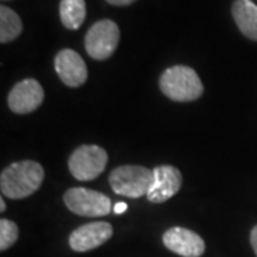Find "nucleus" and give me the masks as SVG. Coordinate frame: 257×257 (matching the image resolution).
<instances>
[{
	"mask_svg": "<svg viewBox=\"0 0 257 257\" xmlns=\"http://www.w3.org/2000/svg\"><path fill=\"white\" fill-rule=\"evenodd\" d=\"M183 183L182 173L175 166L162 165L153 169V183L147 193V200L152 203H163L172 199L180 190Z\"/></svg>",
	"mask_w": 257,
	"mask_h": 257,
	"instance_id": "nucleus-9",
	"label": "nucleus"
},
{
	"mask_svg": "<svg viewBox=\"0 0 257 257\" xmlns=\"http://www.w3.org/2000/svg\"><path fill=\"white\" fill-rule=\"evenodd\" d=\"M106 2L113 6H128V5L135 3L136 0H106Z\"/></svg>",
	"mask_w": 257,
	"mask_h": 257,
	"instance_id": "nucleus-17",
	"label": "nucleus"
},
{
	"mask_svg": "<svg viewBox=\"0 0 257 257\" xmlns=\"http://www.w3.org/2000/svg\"><path fill=\"white\" fill-rule=\"evenodd\" d=\"M45 179V170L40 163L35 160L15 162L3 169L0 175L2 194L19 200L29 197L40 189Z\"/></svg>",
	"mask_w": 257,
	"mask_h": 257,
	"instance_id": "nucleus-1",
	"label": "nucleus"
},
{
	"mask_svg": "<svg viewBox=\"0 0 257 257\" xmlns=\"http://www.w3.org/2000/svg\"><path fill=\"white\" fill-rule=\"evenodd\" d=\"M55 70L69 87H79L87 80V66L82 56L72 49H63L56 55Z\"/></svg>",
	"mask_w": 257,
	"mask_h": 257,
	"instance_id": "nucleus-10",
	"label": "nucleus"
},
{
	"mask_svg": "<svg viewBox=\"0 0 257 257\" xmlns=\"http://www.w3.org/2000/svg\"><path fill=\"white\" fill-rule=\"evenodd\" d=\"M64 204L70 211L83 217H101L111 211L109 196L86 187H72L63 196Z\"/></svg>",
	"mask_w": 257,
	"mask_h": 257,
	"instance_id": "nucleus-6",
	"label": "nucleus"
},
{
	"mask_svg": "<svg viewBox=\"0 0 257 257\" xmlns=\"http://www.w3.org/2000/svg\"><path fill=\"white\" fill-rule=\"evenodd\" d=\"M3 2H6V0H3Z\"/></svg>",
	"mask_w": 257,
	"mask_h": 257,
	"instance_id": "nucleus-20",
	"label": "nucleus"
},
{
	"mask_svg": "<svg viewBox=\"0 0 257 257\" xmlns=\"http://www.w3.org/2000/svg\"><path fill=\"white\" fill-rule=\"evenodd\" d=\"M163 243L170 251L182 257H200L206 250L204 240L193 230L184 227L166 230L163 233Z\"/></svg>",
	"mask_w": 257,
	"mask_h": 257,
	"instance_id": "nucleus-11",
	"label": "nucleus"
},
{
	"mask_svg": "<svg viewBox=\"0 0 257 257\" xmlns=\"http://www.w3.org/2000/svg\"><path fill=\"white\" fill-rule=\"evenodd\" d=\"M120 42L119 26L109 19H103L90 26L84 36L87 55L94 60L109 59L117 49Z\"/></svg>",
	"mask_w": 257,
	"mask_h": 257,
	"instance_id": "nucleus-5",
	"label": "nucleus"
},
{
	"mask_svg": "<svg viewBox=\"0 0 257 257\" xmlns=\"http://www.w3.org/2000/svg\"><path fill=\"white\" fill-rule=\"evenodd\" d=\"M45 99V90L36 79H25L16 83L8 96L9 109L16 114H28L37 110Z\"/></svg>",
	"mask_w": 257,
	"mask_h": 257,
	"instance_id": "nucleus-7",
	"label": "nucleus"
},
{
	"mask_svg": "<svg viewBox=\"0 0 257 257\" xmlns=\"http://www.w3.org/2000/svg\"><path fill=\"white\" fill-rule=\"evenodd\" d=\"M19 237V227L15 221L9 219L0 220V250L6 251L10 248Z\"/></svg>",
	"mask_w": 257,
	"mask_h": 257,
	"instance_id": "nucleus-15",
	"label": "nucleus"
},
{
	"mask_svg": "<svg viewBox=\"0 0 257 257\" xmlns=\"http://www.w3.org/2000/svg\"><path fill=\"white\" fill-rule=\"evenodd\" d=\"M126 210H127V204H126L124 202L117 203V204L113 207V211H114L116 214H121V213H124Z\"/></svg>",
	"mask_w": 257,
	"mask_h": 257,
	"instance_id": "nucleus-18",
	"label": "nucleus"
},
{
	"mask_svg": "<svg viewBox=\"0 0 257 257\" xmlns=\"http://www.w3.org/2000/svg\"><path fill=\"white\" fill-rule=\"evenodd\" d=\"M107 166L106 150L96 145L77 147L69 157V170L74 179L80 182L94 180L104 172Z\"/></svg>",
	"mask_w": 257,
	"mask_h": 257,
	"instance_id": "nucleus-4",
	"label": "nucleus"
},
{
	"mask_svg": "<svg viewBox=\"0 0 257 257\" xmlns=\"http://www.w3.org/2000/svg\"><path fill=\"white\" fill-rule=\"evenodd\" d=\"M113 236V227L107 221H92L86 223L72 231L69 244L74 251L84 253L93 248L100 247Z\"/></svg>",
	"mask_w": 257,
	"mask_h": 257,
	"instance_id": "nucleus-8",
	"label": "nucleus"
},
{
	"mask_svg": "<svg viewBox=\"0 0 257 257\" xmlns=\"http://www.w3.org/2000/svg\"><path fill=\"white\" fill-rule=\"evenodd\" d=\"M5 210H6V203H5V199L2 197V199H0V211Z\"/></svg>",
	"mask_w": 257,
	"mask_h": 257,
	"instance_id": "nucleus-19",
	"label": "nucleus"
},
{
	"mask_svg": "<svg viewBox=\"0 0 257 257\" xmlns=\"http://www.w3.org/2000/svg\"><path fill=\"white\" fill-rule=\"evenodd\" d=\"M159 87L166 97L179 103L197 100L204 90L196 70L183 64L166 69L159 79Z\"/></svg>",
	"mask_w": 257,
	"mask_h": 257,
	"instance_id": "nucleus-2",
	"label": "nucleus"
},
{
	"mask_svg": "<svg viewBox=\"0 0 257 257\" xmlns=\"http://www.w3.org/2000/svg\"><path fill=\"white\" fill-rule=\"evenodd\" d=\"M23 30L22 19L13 9L2 5L0 6V42L6 45L20 36Z\"/></svg>",
	"mask_w": 257,
	"mask_h": 257,
	"instance_id": "nucleus-14",
	"label": "nucleus"
},
{
	"mask_svg": "<svg viewBox=\"0 0 257 257\" xmlns=\"http://www.w3.org/2000/svg\"><path fill=\"white\" fill-rule=\"evenodd\" d=\"M59 13L63 26L69 30H77L86 19L84 0H60Z\"/></svg>",
	"mask_w": 257,
	"mask_h": 257,
	"instance_id": "nucleus-13",
	"label": "nucleus"
},
{
	"mask_svg": "<svg viewBox=\"0 0 257 257\" xmlns=\"http://www.w3.org/2000/svg\"><path fill=\"white\" fill-rule=\"evenodd\" d=\"M250 244H251V247L254 250V254L257 257V224L250 231Z\"/></svg>",
	"mask_w": 257,
	"mask_h": 257,
	"instance_id": "nucleus-16",
	"label": "nucleus"
},
{
	"mask_svg": "<svg viewBox=\"0 0 257 257\" xmlns=\"http://www.w3.org/2000/svg\"><path fill=\"white\" fill-rule=\"evenodd\" d=\"M153 183V170L145 166L124 165L111 170L109 184L111 190L124 197L138 199L147 196Z\"/></svg>",
	"mask_w": 257,
	"mask_h": 257,
	"instance_id": "nucleus-3",
	"label": "nucleus"
},
{
	"mask_svg": "<svg viewBox=\"0 0 257 257\" xmlns=\"http://www.w3.org/2000/svg\"><path fill=\"white\" fill-rule=\"evenodd\" d=\"M231 16L243 36L257 42V5L251 0H234Z\"/></svg>",
	"mask_w": 257,
	"mask_h": 257,
	"instance_id": "nucleus-12",
	"label": "nucleus"
}]
</instances>
